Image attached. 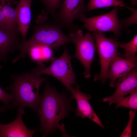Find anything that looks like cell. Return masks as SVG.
<instances>
[{
    "label": "cell",
    "mask_w": 137,
    "mask_h": 137,
    "mask_svg": "<svg viewBox=\"0 0 137 137\" xmlns=\"http://www.w3.org/2000/svg\"><path fill=\"white\" fill-rule=\"evenodd\" d=\"M119 47L122 48L125 51L122 57L132 61H136L137 57L136 53L137 51V34L130 42L126 43H120Z\"/></svg>",
    "instance_id": "16"
},
{
    "label": "cell",
    "mask_w": 137,
    "mask_h": 137,
    "mask_svg": "<svg viewBox=\"0 0 137 137\" xmlns=\"http://www.w3.org/2000/svg\"><path fill=\"white\" fill-rule=\"evenodd\" d=\"M47 15H39L35 20L34 32L28 40L22 39L16 48L20 51V55L13 60L15 62L25 57L32 48L36 46H47L57 50L60 47L70 42L68 36L62 30V27L54 21H47Z\"/></svg>",
    "instance_id": "2"
},
{
    "label": "cell",
    "mask_w": 137,
    "mask_h": 137,
    "mask_svg": "<svg viewBox=\"0 0 137 137\" xmlns=\"http://www.w3.org/2000/svg\"><path fill=\"white\" fill-rule=\"evenodd\" d=\"M91 34L96 40L100 64V73L94 76V80H100L104 85L108 79V72L111 62L120 54L118 51L120 43L117 39L108 38L98 31H93Z\"/></svg>",
    "instance_id": "5"
},
{
    "label": "cell",
    "mask_w": 137,
    "mask_h": 137,
    "mask_svg": "<svg viewBox=\"0 0 137 137\" xmlns=\"http://www.w3.org/2000/svg\"><path fill=\"white\" fill-rule=\"evenodd\" d=\"M0 1L1 3L6 2L11 6L16 5L18 2L16 0H0Z\"/></svg>",
    "instance_id": "25"
},
{
    "label": "cell",
    "mask_w": 137,
    "mask_h": 137,
    "mask_svg": "<svg viewBox=\"0 0 137 137\" xmlns=\"http://www.w3.org/2000/svg\"><path fill=\"white\" fill-rule=\"evenodd\" d=\"M120 54L115 56L111 62L108 72V79H110L109 84L112 88L115 87L116 80L137 67L136 61H132L122 58Z\"/></svg>",
    "instance_id": "12"
},
{
    "label": "cell",
    "mask_w": 137,
    "mask_h": 137,
    "mask_svg": "<svg viewBox=\"0 0 137 137\" xmlns=\"http://www.w3.org/2000/svg\"><path fill=\"white\" fill-rule=\"evenodd\" d=\"M59 8L54 21L71 32L78 29V26L73 24L75 20H81L86 16L87 7L84 0H63Z\"/></svg>",
    "instance_id": "7"
},
{
    "label": "cell",
    "mask_w": 137,
    "mask_h": 137,
    "mask_svg": "<svg viewBox=\"0 0 137 137\" xmlns=\"http://www.w3.org/2000/svg\"><path fill=\"white\" fill-rule=\"evenodd\" d=\"M1 66L0 65V68ZM14 99L13 95L11 93L9 94L4 91L0 86V101L3 102L5 107L10 108L9 104Z\"/></svg>",
    "instance_id": "22"
},
{
    "label": "cell",
    "mask_w": 137,
    "mask_h": 137,
    "mask_svg": "<svg viewBox=\"0 0 137 137\" xmlns=\"http://www.w3.org/2000/svg\"><path fill=\"white\" fill-rule=\"evenodd\" d=\"M80 88L79 85L76 84L74 88L72 86L69 90L72 99H75L77 104L76 115L82 118L87 117L104 129V126L89 102L91 95L82 93Z\"/></svg>",
    "instance_id": "10"
},
{
    "label": "cell",
    "mask_w": 137,
    "mask_h": 137,
    "mask_svg": "<svg viewBox=\"0 0 137 137\" xmlns=\"http://www.w3.org/2000/svg\"><path fill=\"white\" fill-rule=\"evenodd\" d=\"M128 96L123 98L117 101L115 108L120 107L128 108L136 111L137 110V89L133 91Z\"/></svg>",
    "instance_id": "18"
},
{
    "label": "cell",
    "mask_w": 137,
    "mask_h": 137,
    "mask_svg": "<svg viewBox=\"0 0 137 137\" xmlns=\"http://www.w3.org/2000/svg\"><path fill=\"white\" fill-rule=\"evenodd\" d=\"M18 114L13 122L7 124L0 123V137H32L38 129L32 130L28 129L24 124L22 118L25 113L23 108H18Z\"/></svg>",
    "instance_id": "11"
},
{
    "label": "cell",
    "mask_w": 137,
    "mask_h": 137,
    "mask_svg": "<svg viewBox=\"0 0 137 137\" xmlns=\"http://www.w3.org/2000/svg\"><path fill=\"white\" fill-rule=\"evenodd\" d=\"M1 8L6 20L15 29H18L17 13L15 8L6 2L0 3Z\"/></svg>",
    "instance_id": "17"
},
{
    "label": "cell",
    "mask_w": 137,
    "mask_h": 137,
    "mask_svg": "<svg viewBox=\"0 0 137 137\" xmlns=\"http://www.w3.org/2000/svg\"><path fill=\"white\" fill-rule=\"evenodd\" d=\"M44 5L45 8L42 14L47 15L50 14L54 19L57 10L59 8L63 0H40Z\"/></svg>",
    "instance_id": "19"
},
{
    "label": "cell",
    "mask_w": 137,
    "mask_h": 137,
    "mask_svg": "<svg viewBox=\"0 0 137 137\" xmlns=\"http://www.w3.org/2000/svg\"><path fill=\"white\" fill-rule=\"evenodd\" d=\"M42 61H47L51 60L53 55V49L47 46H41Z\"/></svg>",
    "instance_id": "23"
},
{
    "label": "cell",
    "mask_w": 137,
    "mask_h": 137,
    "mask_svg": "<svg viewBox=\"0 0 137 137\" xmlns=\"http://www.w3.org/2000/svg\"><path fill=\"white\" fill-rule=\"evenodd\" d=\"M41 95L37 112L40 120V131L43 136L46 137L55 132L59 122L69 116L70 110H75L71 104V96H67L65 91L58 92L55 87H51L48 82H46L44 92Z\"/></svg>",
    "instance_id": "1"
},
{
    "label": "cell",
    "mask_w": 137,
    "mask_h": 137,
    "mask_svg": "<svg viewBox=\"0 0 137 137\" xmlns=\"http://www.w3.org/2000/svg\"><path fill=\"white\" fill-rule=\"evenodd\" d=\"M68 37L70 42L74 43L76 46V51L73 58L80 61L84 68V77L89 78L91 65L96 49L94 37L89 32L83 35L82 30L78 29L71 32Z\"/></svg>",
    "instance_id": "6"
},
{
    "label": "cell",
    "mask_w": 137,
    "mask_h": 137,
    "mask_svg": "<svg viewBox=\"0 0 137 137\" xmlns=\"http://www.w3.org/2000/svg\"><path fill=\"white\" fill-rule=\"evenodd\" d=\"M132 15L130 17L123 20H119L120 22L122 27H128L130 25L136 24L137 10H135L133 12Z\"/></svg>",
    "instance_id": "24"
},
{
    "label": "cell",
    "mask_w": 137,
    "mask_h": 137,
    "mask_svg": "<svg viewBox=\"0 0 137 137\" xmlns=\"http://www.w3.org/2000/svg\"><path fill=\"white\" fill-rule=\"evenodd\" d=\"M136 111L131 110L129 112V118L128 124L120 137H131L132 123L136 115Z\"/></svg>",
    "instance_id": "20"
},
{
    "label": "cell",
    "mask_w": 137,
    "mask_h": 137,
    "mask_svg": "<svg viewBox=\"0 0 137 137\" xmlns=\"http://www.w3.org/2000/svg\"><path fill=\"white\" fill-rule=\"evenodd\" d=\"M34 0H19L15 8L17 15L18 30L23 40L26 39L31 19V4Z\"/></svg>",
    "instance_id": "13"
},
{
    "label": "cell",
    "mask_w": 137,
    "mask_h": 137,
    "mask_svg": "<svg viewBox=\"0 0 137 137\" xmlns=\"http://www.w3.org/2000/svg\"><path fill=\"white\" fill-rule=\"evenodd\" d=\"M117 6L126 7L132 12L135 10L126 6L122 0H89L87 7L86 14L90 11L97 8Z\"/></svg>",
    "instance_id": "15"
},
{
    "label": "cell",
    "mask_w": 137,
    "mask_h": 137,
    "mask_svg": "<svg viewBox=\"0 0 137 137\" xmlns=\"http://www.w3.org/2000/svg\"><path fill=\"white\" fill-rule=\"evenodd\" d=\"M117 6L106 14L90 17H85L81 20L84 23L83 27L90 31H97L102 33L113 32L115 36H121L122 28L118 19Z\"/></svg>",
    "instance_id": "8"
},
{
    "label": "cell",
    "mask_w": 137,
    "mask_h": 137,
    "mask_svg": "<svg viewBox=\"0 0 137 137\" xmlns=\"http://www.w3.org/2000/svg\"><path fill=\"white\" fill-rule=\"evenodd\" d=\"M29 53L30 58L33 61L38 62L42 61L41 46L33 47L30 49Z\"/></svg>",
    "instance_id": "21"
},
{
    "label": "cell",
    "mask_w": 137,
    "mask_h": 137,
    "mask_svg": "<svg viewBox=\"0 0 137 137\" xmlns=\"http://www.w3.org/2000/svg\"><path fill=\"white\" fill-rule=\"evenodd\" d=\"M5 107H3L0 108V112L3 111V110H5Z\"/></svg>",
    "instance_id": "27"
},
{
    "label": "cell",
    "mask_w": 137,
    "mask_h": 137,
    "mask_svg": "<svg viewBox=\"0 0 137 137\" xmlns=\"http://www.w3.org/2000/svg\"><path fill=\"white\" fill-rule=\"evenodd\" d=\"M46 78H40L32 72L11 76L14 82L6 88L11 91L13 96L10 108L28 107L35 111L41 100V95L39 94L40 87Z\"/></svg>",
    "instance_id": "3"
},
{
    "label": "cell",
    "mask_w": 137,
    "mask_h": 137,
    "mask_svg": "<svg viewBox=\"0 0 137 137\" xmlns=\"http://www.w3.org/2000/svg\"><path fill=\"white\" fill-rule=\"evenodd\" d=\"M64 46L62 54L58 58L53 57L50 66L45 67L39 62L37 63V67L32 69L31 72L38 77L43 74L53 77L63 84L69 91L72 85L76 83V78L71 62L73 56L69 54L67 47Z\"/></svg>",
    "instance_id": "4"
},
{
    "label": "cell",
    "mask_w": 137,
    "mask_h": 137,
    "mask_svg": "<svg viewBox=\"0 0 137 137\" xmlns=\"http://www.w3.org/2000/svg\"><path fill=\"white\" fill-rule=\"evenodd\" d=\"M21 34L18 29L9 31L0 27V59H6L8 53L15 50Z\"/></svg>",
    "instance_id": "14"
},
{
    "label": "cell",
    "mask_w": 137,
    "mask_h": 137,
    "mask_svg": "<svg viewBox=\"0 0 137 137\" xmlns=\"http://www.w3.org/2000/svg\"><path fill=\"white\" fill-rule=\"evenodd\" d=\"M132 3L133 4L136 5L137 3V1L136 0H131Z\"/></svg>",
    "instance_id": "26"
},
{
    "label": "cell",
    "mask_w": 137,
    "mask_h": 137,
    "mask_svg": "<svg viewBox=\"0 0 137 137\" xmlns=\"http://www.w3.org/2000/svg\"><path fill=\"white\" fill-rule=\"evenodd\" d=\"M116 90L112 95L104 98V102H108L109 106L130 94L137 89V68H133L124 75L118 78L115 84Z\"/></svg>",
    "instance_id": "9"
}]
</instances>
